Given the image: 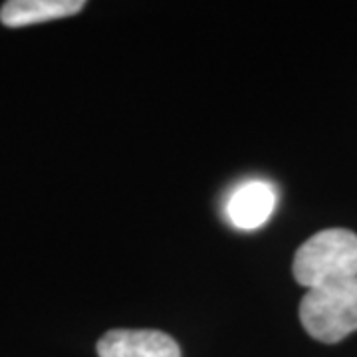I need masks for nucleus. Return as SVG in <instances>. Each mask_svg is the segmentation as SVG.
<instances>
[{
  "instance_id": "nucleus-1",
  "label": "nucleus",
  "mask_w": 357,
  "mask_h": 357,
  "mask_svg": "<svg viewBox=\"0 0 357 357\" xmlns=\"http://www.w3.org/2000/svg\"><path fill=\"white\" fill-rule=\"evenodd\" d=\"M294 278L307 290L357 278V234L326 229L302 244L294 256Z\"/></svg>"
},
{
  "instance_id": "nucleus-2",
  "label": "nucleus",
  "mask_w": 357,
  "mask_h": 357,
  "mask_svg": "<svg viewBox=\"0 0 357 357\" xmlns=\"http://www.w3.org/2000/svg\"><path fill=\"white\" fill-rule=\"evenodd\" d=\"M300 319L321 344H337L357 332V278L307 290L300 304Z\"/></svg>"
},
{
  "instance_id": "nucleus-3",
  "label": "nucleus",
  "mask_w": 357,
  "mask_h": 357,
  "mask_svg": "<svg viewBox=\"0 0 357 357\" xmlns=\"http://www.w3.org/2000/svg\"><path fill=\"white\" fill-rule=\"evenodd\" d=\"M100 357H181L177 342L157 330H112L98 342Z\"/></svg>"
},
{
  "instance_id": "nucleus-4",
  "label": "nucleus",
  "mask_w": 357,
  "mask_h": 357,
  "mask_svg": "<svg viewBox=\"0 0 357 357\" xmlns=\"http://www.w3.org/2000/svg\"><path fill=\"white\" fill-rule=\"evenodd\" d=\"M276 191L266 181H246L236 187L227 201V217L241 230H256L272 217Z\"/></svg>"
},
{
  "instance_id": "nucleus-5",
  "label": "nucleus",
  "mask_w": 357,
  "mask_h": 357,
  "mask_svg": "<svg viewBox=\"0 0 357 357\" xmlns=\"http://www.w3.org/2000/svg\"><path fill=\"white\" fill-rule=\"evenodd\" d=\"M84 0H8L0 8V22L8 28L42 24L82 13Z\"/></svg>"
}]
</instances>
